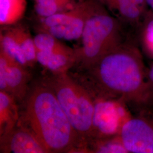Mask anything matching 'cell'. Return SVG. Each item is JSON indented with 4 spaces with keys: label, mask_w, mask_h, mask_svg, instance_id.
Returning a JSON list of instances; mask_svg holds the SVG:
<instances>
[{
    "label": "cell",
    "mask_w": 153,
    "mask_h": 153,
    "mask_svg": "<svg viewBox=\"0 0 153 153\" xmlns=\"http://www.w3.org/2000/svg\"><path fill=\"white\" fill-rule=\"evenodd\" d=\"M130 36L123 24L96 0L82 33V45L75 48V65L86 69Z\"/></svg>",
    "instance_id": "3"
},
{
    "label": "cell",
    "mask_w": 153,
    "mask_h": 153,
    "mask_svg": "<svg viewBox=\"0 0 153 153\" xmlns=\"http://www.w3.org/2000/svg\"><path fill=\"white\" fill-rule=\"evenodd\" d=\"M96 0H85L75 9L45 18H37L34 26L36 31L48 33L59 39H81L88 18Z\"/></svg>",
    "instance_id": "5"
},
{
    "label": "cell",
    "mask_w": 153,
    "mask_h": 153,
    "mask_svg": "<svg viewBox=\"0 0 153 153\" xmlns=\"http://www.w3.org/2000/svg\"><path fill=\"white\" fill-rule=\"evenodd\" d=\"M43 81L55 93L87 151L88 144L96 137L95 97H93L91 91L69 75L68 71L51 73Z\"/></svg>",
    "instance_id": "4"
},
{
    "label": "cell",
    "mask_w": 153,
    "mask_h": 153,
    "mask_svg": "<svg viewBox=\"0 0 153 153\" xmlns=\"http://www.w3.org/2000/svg\"><path fill=\"white\" fill-rule=\"evenodd\" d=\"M145 1L146 2L149 9L153 14V0H145Z\"/></svg>",
    "instance_id": "19"
},
{
    "label": "cell",
    "mask_w": 153,
    "mask_h": 153,
    "mask_svg": "<svg viewBox=\"0 0 153 153\" xmlns=\"http://www.w3.org/2000/svg\"><path fill=\"white\" fill-rule=\"evenodd\" d=\"M21 103L18 124L32 133L47 153L86 151L55 93L44 81L29 88Z\"/></svg>",
    "instance_id": "2"
},
{
    "label": "cell",
    "mask_w": 153,
    "mask_h": 153,
    "mask_svg": "<svg viewBox=\"0 0 153 153\" xmlns=\"http://www.w3.org/2000/svg\"><path fill=\"white\" fill-rule=\"evenodd\" d=\"M126 104L119 100L97 97L94 115L95 138L120 134L123 125L132 116L126 109Z\"/></svg>",
    "instance_id": "7"
},
{
    "label": "cell",
    "mask_w": 153,
    "mask_h": 153,
    "mask_svg": "<svg viewBox=\"0 0 153 153\" xmlns=\"http://www.w3.org/2000/svg\"><path fill=\"white\" fill-rule=\"evenodd\" d=\"M26 7V0H0L1 26L20 22L25 14Z\"/></svg>",
    "instance_id": "14"
},
{
    "label": "cell",
    "mask_w": 153,
    "mask_h": 153,
    "mask_svg": "<svg viewBox=\"0 0 153 153\" xmlns=\"http://www.w3.org/2000/svg\"><path fill=\"white\" fill-rule=\"evenodd\" d=\"M85 0H34L37 18H45L75 9Z\"/></svg>",
    "instance_id": "13"
},
{
    "label": "cell",
    "mask_w": 153,
    "mask_h": 153,
    "mask_svg": "<svg viewBox=\"0 0 153 153\" xmlns=\"http://www.w3.org/2000/svg\"><path fill=\"white\" fill-rule=\"evenodd\" d=\"M123 24L138 32L149 7L145 0H98Z\"/></svg>",
    "instance_id": "9"
},
{
    "label": "cell",
    "mask_w": 153,
    "mask_h": 153,
    "mask_svg": "<svg viewBox=\"0 0 153 153\" xmlns=\"http://www.w3.org/2000/svg\"><path fill=\"white\" fill-rule=\"evenodd\" d=\"M88 152L100 153H128L120 134L94 139L88 144Z\"/></svg>",
    "instance_id": "15"
},
{
    "label": "cell",
    "mask_w": 153,
    "mask_h": 153,
    "mask_svg": "<svg viewBox=\"0 0 153 153\" xmlns=\"http://www.w3.org/2000/svg\"><path fill=\"white\" fill-rule=\"evenodd\" d=\"M26 68L0 50V91L8 93L17 102H22L30 88Z\"/></svg>",
    "instance_id": "8"
},
{
    "label": "cell",
    "mask_w": 153,
    "mask_h": 153,
    "mask_svg": "<svg viewBox=\"0 0 153 153\" xmlns=\"http://www.w3.org/2000/svg\"><path fill=\"white\" fill-rule=\"evenodd\" d=\"M87 81L98 97L119 100L136 112L153 105L142 52L131 37L86 69Z\"/></svg>",
    "instance_id": "1"
},
{
    "label": "cell",
    "mask_w": 153,
    "mask_h": 153,
    "mask_svg": "<svg viewBox=\"0 0 153 153\" xmlns=\"http://www.w3.org/2000/svg\"><path fill=\"white\" fill-rule=\"evenodd\" d=\"M0 153L47 152L32 133L17 124L11 130L0 136Z\"/></svg>",
    "instance_id": "10"
},
{
    "label": "cell",
    "mask_w": 153,
    "mask_h": 153,
    "mask_svg": "<svg viewBox=\"0 0 153 153\" xmlns=\"http://www.w3.org/2000/svg\"><path fill=\"white\" fill-rule=\"evenodd\" d=\"M136 113L123 126L121 139L128 153H153V105Z\"/></svg>",
    "instance_id": "6"
},
{
    "label": "cell",
    "mask_w": 153,
    "mask_h": 153,
    "mask_svg": "<svg viewBox=\"0 0 153 153\" xmlns=\"http://www.w3.org/2000/svg\"><path fill=\"white\" fill-rule=\"evenodd\" d=\"M147 80L149 88L153 97V62L150 67L148 68Z\"/></svg>",
    "instance_id": "18"
},
{
    "label": "cell",
    "mask_w": 153,
    "mask_h": 153,
    "mask_svg": "<svg viewBox=\"0 0 153 153\" xmlns=\"http://www.w3.org/2000/svg\"><path fill=\"white\" fill-rule=\"evenodd\" d=\"M137 33L143 52L153 59V14L150 9Z\"/></svg>",
    "instance_id": "17"
},
{
    "label": "cell",
    "mask_w": 153,
    "mask_h": 153,
    "mask_svg": "<svg viewBox=\"0 0 153 153\" xmlns=\"http://www.w3.org/2000/svg\"><path fill=\"white\" fill-rule=\"evenodd\" d=\"M35 47L37 51L65 52H71L74 49L66 45L48 33L39 32L33 38Z\"/></svg>",
    "instance_id": "16"
},
{
    "label": "cell",
    "mask_w": 153,
    "mask_h": 153,
    "mask_svg": "<svg viewBox=\"0 0 153 153\" xmlns=\"http://www.w3.org/2000/svg\"><path fill=\"white\" fill-rule=\"evenodd\" d=\"M37 61L53 73L67 72L76 64L75 49L73 52L37 51Z\"/></svg>",
    "instance_id": "11"
},
{
    "label": "cell",
    "mask_w": 153,
    "mask_h": 153,
    "mask_svg": "<svg viewBox=\"0 0 153 153\" xmlns=\"http://www.w3.org/2000/svg\"><path fill=\"white\" fill-rule=\"evenodd\" d=\"M17 103L10 94L0 91V136L17 125L20 112Z\"/></svg>",
    "instance_id": "12"
}]
</instances>
